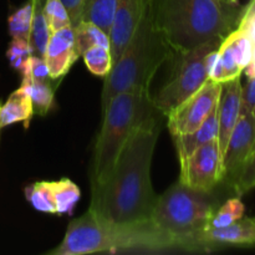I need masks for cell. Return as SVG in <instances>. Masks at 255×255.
<instances>
[{"instance_id":"3","label":"cell","mask_w":255,"mask_h":255,"mask_svg":"<svg viewBox=\"0 0 255 255\" xmlns=\"http://www.w3.org/2000/svg\"><path fill=\"white\" fill-rule=\"evenodd\" d=\"M178 248L172 237L152 221L119 224L104 221L91 211L70 222L61 243L49 255H87L122 251H166Z\"/></svg>"},{"instance_id":"18","label":"cell","mask_w":255,"mask_h":255,"mask_svg":"<svg viewBox=\"0 0 255 255\" xmlns=\"http://www.w3.org/2000/svg\"><path fill=\"white\" fill-rule=\"evenodd\" d=\"M117 0H85L82 21L91 22L110 34Z\"/></svg>"},{"instance_id":"14","label":"cell","mask_w":255,"mask_h":255,"mask_svg":"<svg viewBox=\"0 0 255 255\" xmlns=\"http://www.w3.org/2000/svg\"><path fill=\"white\" fill-rule=\"evenodd\" d=\"M197 251L212 247H255V217H243L223 228H208L197 238Z\"/></svg>"},{"instance_id":"20","label":"cell","mask_w":255,"mask_h":255,"mask_svg":"<svg viewBox=\"0 0 255 255\" xmlns=\"http://www.w3.org/2000/svg\"><path fill=\"white\" fill-rule=\"evenodd\" d=\"M75 44L80 55L92 46H104L111 49L110 35L96 25L87 21H81L74 26Z\"/></svg>"},{"instance_id":"13","label":"cell","mask_w":255,"mask_h":255,"mask_svg":"<svg viewBox=\"0 0 255 255\" xmlns=\"http://www.w3.org/2000/svg\"><path fill=\"white\" fill-rule=\"evenodd\" d=\"M80 56L81 55L77 51L75 44L72 25L52 32L44 54V60L51 80L56 81L62 79Z\"/></svg>"},{"instance_id":"29","label":"cell","mask_w":255,"mask_h":255,"mask_svg":"<svg viewBox=\"0 0 255 255\" xmlns=\"http://www.w3.org/2000/svg\"><path fill=\"white\" fill-rule=\"evenodd\" d=\"M253 188H255V152L233 189L237 196L242 197Z\"/></svg>"},{"instance_id":"17","label":"cell","mask_w":255,"mask_h":255,"mask_svg":"<svg viewBox=\"0 0 255 255\" xmlns=\"http://www.w3.org/2000/svg\"><path fill=\"white\" fill-rule=\"evenodd\" d=\"M34 116L31 100L21 86L10 94L4 105L0 106V128L10 126L16 122H24L27 128Z\"/></svg>"},{"instance_id":"26","label":"cell","mask_w":255,"mask_h":255,"mask_svg":"<svg viewBox=\"0 0 255 255\" xmlns=\"http://www.w3.org/2000/svg\"><path fill=\"white\" fill-rule=\"evenodd\" d=\"M42 11L51 32L71 25L70 15L61 0H45Z\"/></svg>"},{"instance_id":"28","label":"cell","mask_w":255,"mask_h":255,"mask_svg":"<svg viewBox=\"0 0 255 255\" xmlns=\"http://www.w3.org/2000/svg\"><path fill=\"white\" fill-rule=\"evenodd\" d=\"M31 55H34V50L30 41L22 39H11V42L7 47L6 56L11 67H14L17 72L20 71L27 57Z\"/></svg>"},{"instance_id":"15","label":"cell","mask_w":255,"mask_h":255,"mask_svg":"<svg viewBox=\"0 0 255 255\" xmlns=\"http://www.w3.org/2000/svg\"><path fill=\"white\" fill-rule=\"evenodd\" d=\"M242 109V81L241 76L229 81L222 82L221 94L217 104V117H218V141L223 158L224 149L227 147L229 136L241 116Z\"/></svg>"},{"instance_id":"25","label":"cell","mask_w":255,"mask_h":255,"mask_svg":"<svg viewBox=\"0 0 255 255\" xmlns=\"http://www.w3.org/2000/svg\"><path fill=\"white\" fill-rule=\"evenodd\" d=\"M244 213H246V206L242 202L241 197H234L217 208L209 222L208 228H223V227L231 226L234 222L243 218Z\"/></svg>"},{"instance_id":"22","label":"cell","mask_w":255,"mask_h":255,"mask_svg":"<svg viewBox=\"0 0 255 255\" xmlns=\"http://www.w3.org/2000/svg\"><path fill=\"white\" fill-rule=\"evenodd\" d=\"M54 197L56 203V214H71L75 206L80 201L81 192L80 188L69 178L52 182Z\"/></svg>"},{"instance_id":"11","label":"cell","mask_w":255,"mask_h":255,"mask_svg":"<svg viewBox=\"0 0 255 255\" xmlns=\"http://www.w3.org/2000/svg\"><path fill=\"white\" fill-rule=\"evenodd\" d=\"M255 152V117L241 114L223 153L222 182L234 188Z\"/></svg>"},{"instance_id":"31","label":"cell","mask_w":255,"mask_h":255,"mask_svg":"<svg viewBox=\"0 0 255 255\" xmlns=\"http://www.w3.org/2000/svg\"><path fill=\"white\" fill-rule=\"evenodd\" d=\"M66 7L67 12L71 19L72 27L82 21V11H84L85 0H61Z\"/></svg>"},{"instance_id":"30","label":"cell","mask_w":255,"mask_h":255,"mask_svg":"<svg viewBox=\"0 0 255 255\" xmlns=\"http://www.w3.org/2000/svg\"><path fill=\"white\" fill-rule=\"evenodd\" d=\"M247 79V84L242 86L241 114H249L255 117V76Z\"/></svg>"},{"instance_id":"33","label":"cell","mask_w":255,"mask_h":255,"mask_svg":"<svg viewBox=\"0 0 255 255\" xmlns=\"http://www.w3.org/2000/svg\"><path fill=\"white\" fill-rule=\"evenodd\" d=\"M0 129H1V128H0Z\"/></svg>"},{"instance_id":"19","label":"cell","mask_w":255,"mask_h":255,"mask_svg":"<svg viewBox=\"0 0 255 255\" xmlns=\"http://www.w3.org/2000/svg\"><path fill=\"white\" fill-rule=\"evenodd\" d=\"M20 86L27 92L31 100L34 115L45 116L54 105V89L49 81H35L30 79H22Z\"/></svg>"},{"instance_id":"9","label":"cell","mask_w":255,"mask_h":255,"mask_svg":"<svg viewBox=\"0 0 255 255\" xmlns=\"http://www.w3.org/2000/svg\"><path fill=\"white\" fill-rule=\"evenodd\" d=\"M179 181L193 189L213 192L223 179V158L217 139L179 159Z\"/></svg>"},{"instance_id":"24","label":"cell","mask_w":255,"mask_h":255,"mask_svg":"<svg viewBox=\"0 0 255 255\" xmlns=\"http://www.w3.org/2000/svg\"><path fill=\"white\" fill-rule=\"evenodd\" d=\"M81 56L89 71L95 76L106 77L114 66L110 47L92 46L82 52Z\"/></svg>"},{"instance_id":"10","label":"cell","mask_w":255,"mask_h":255,"mask_svg":"<svg viewBox=\"0 0 255 255\" xmlns=\"http://www.w3.org/2000/svg\"><path fill=\"white\" fill-rule=\"evenodd\" d=\"M222 84L208 79L206 84L178 107L167 115L172 136L184 134L198 128L217 107Z\"/></svg>"},{"instance_id":"27","label":"cell","mask_w":255,"mask_h":255,"mask_svg":"<svg viewBox=\"0 0 255 255\" xmlns=\"http://www.w3.org/2000/svg\"><path fill=\"white\" fill-rule=\"evenodd\" d=\"M19 74L21 75L22 79H30L35 80V81H49V80H51L44 57L36 56V55H31L30 57H27L26 61L22 64Z\"/></svg>"},{"instance_id":"6","label":"cell","mask_w":255,"mask_h":255,"mask_svg":"<svg viewBox=\"0 0 255 255\" xmlns=\"http://www.w3.org/2000/svg\"><path fill=\"white\" fill-rule=\"evenodd\" d=\"M217 211L212 192H203L186 186L178 179L157 197L151 221L174 239L177 247L197 251V238Z\"/></svg>"},{"instance_id":"32","label":"cell","mask_w":255,"mask_h":255,"mask_svg":"<svg viewBox=\"0 0 255 255\" xmlns=\"http://www.w3.org/2000/svg\"><path fill=\"white\" fill-rule=\"evenodd\" d=\"M223 1H229V2H237L238 0H223Z\"/></svg>"},{"instance_id":"1","label":"cell","mask_w":255,"mask_h":255,"mask_svg":"<svg viewBox=\"0 0 255 255\" xmlns=\"http://www.w3.org/2000/svg\"><path fill=\"white\" fill-rule=\"evenodd\" d=\"M158 136V121L151 115L129 137L109 178L92 187L89 211L112 223L151 221L158 197L151 181L152 158Z\"/></svg>"},{"instance_id":"2","label":"cell","mask_w":255,"mask_h":255,"mask_svg":"<svg viewBox=\"0 0 255 255\" xmlns=\"http://www.w3.org/2000/svg\"><path fill=\"white\" fill-rule=\"evenodd\" d=\"M152 16L174 54L222 41L238 26L243 6L223 0H149Z\"/></svg>"},{"instance_id":"23","label":"cell","mask_w":255,"mask_h":255,"mask_svg":"<svg viewBox=\"0 0 255 255\" xmlns=\"http://www.w3.org/2000/svg\"><path fill=\"white\" fill-rule=\"evenodd\" d=\"M32 16H34V0H29L10 15L7 19V29L11 39H22L29 41Z\"/></svg>"},{"instance_id":"7","label":"cell","mask_w":255,"mask_h":255,"mask_svg":"<svg viewBox=\"0 0 255 255\" xmlns=\"http://www.w3.org/2000/svg\"><path fill=\"white\" fill-rule=\"evenodd\" d=\"M222 41H209L189 51L177 54L179 62L171 79L152 97L156 111L167 116L182 102L198 91L209 79V61Z\"/></svg>"},{"instance_id":"4","label":"cell","mask_w":255,"mask_h":255,"mask_svg":"<svg viewBox=\"0 0 255 255\" xmlns=\"http://www.w3.org/2000/svg\"><path fill=\"white\" fill-rule=\"evenodd\" d=\"M173 54L174 50L153 20L148 0L136 31L105 77L101 109L120 92L149 89L156 72Z\"/></svg>"},{"instance_id":"8","label":"cell","mask_w":255,"mask_h":255,"mask_svg":"<svg viewBox=\"0 0 255 255\" xmlns=\"http://www.w3.org/2000/svg\"><path fill=\"white\" fill-rule=\"evenodd\" d=\"M253 42L248 32L236 27L222 40L219 47L212 55L209 79L222 84L242 76V72L253 60Z\"/></svg>"},{"instance_id":"5","label":"cell","mask_w":255,"mask_h":255,"mask_svg":"<svg viewBox=\"0 0 255 255\" xmlns=\"http://www.w3.org/2000/svg\"><path fill=\"white\" fill-rule=\"evenodd\" d=\"M149 89H133L112 97L102 110L104 120L95 144L91 184L99 186L109 178L120 153L134 129L153 115Z\"/></svg>"},{"instance_id":"12","label":"cell","mask_w":255,"mask_h":255,"mask_svg":"<svg viewBox=\"0 0 255 255\" xmlns=\"http://www.w3.org/2000/svg\"><path fill=\"white\" fill-rule=\"evenodd\" d=\"M147 4L148 0H117L116 11L109 34L114 64L121 56L122 51L136 31Z\"/></svg>"},{"instance_id":"16","label":"cell","mask_w":255,"mask_h":255,"mask_svg":"<svg viewBox=\"0 0 255 255\" xmlns=\"http://www.w3.org/2000/svg\"><path fill=\"white\" fill-rule=\"evenodd\" d=\"M176 146L178 159L186 158L193 153L196 149L208 142L218 138V117H217V107L211 112L203 124L194 131L184 134H174L172 136Z\"/></svg>"},{"instance_id":"21","label":"cell","mask_w":255,"mask_h":255,"mask_svg":"<svg viewBox=\"0 0 255 255\" xmlns=\"http://www.w3.org/2000/svg\"><path fill=\"white\" fill-rule=\"evenodd\" d=\"M25 198L36 211L42 213L56 214V203L54 197L52 182L41 181L27 186L24 189Z\"/></svg>"}]
</instances>
